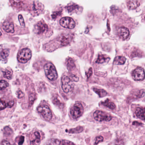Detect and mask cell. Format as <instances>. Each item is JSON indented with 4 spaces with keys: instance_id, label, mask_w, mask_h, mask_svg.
I'll use <instances>...</instances> for the list:
<instances>
[{
    "instance_id": "6da1fadb",
    "label": "cell",
    "mask_w": 145,
    "mask_h": 145,
    "mask_svg": "<svg viewBox=\"0 0 145 145\" xmlns=\"http://www.w3.org/2000/svg\"><path fill=\"white\" fill-rule=\"evenodd\" d=\"M45 74L51 81H55L58 77V73L55 67L51 63H48L44 66Z\"/></svg>"
},
{
    "instance_id": "e575fe53",
    "label": "cell",
    "mask_w": 145,
    "mask_h": 145,
    "mask_svg": "<svg viewBox=\"0 0 145 145\" xmlns=\"http://www.w3.org/2000/svg\"><path fill=\"white\" fill-rule=\"evenodd\" d=\"M61 143L62 145H75L74 143L67 140H63Z\"/></svg>"
},
{
    "instance_id": "4dcf8cb0",
    "label": "cell",
    "mask_w": 145,
    "mask_h": 145,
    "mask_svg": "<svg viewBox=\"0 0 145 145\" xmlns=\"http://www.w3.org/2000/svg\"><path fill=\"white\" fill-rule=\"evenodd\" d=\"M103 141V137L101 136H97L96 137V141L94 143V145H97L98 144V143L101 142H102Z\"/></svg>"
},
{
    "instance_id": "52a82bcc",
    "label": "cell",
    "mask_w": 145,
    "mask_h": 145,
    "mask_svg": "<svg viewBox=\"0 0 145 145\" xmlns=\"http://www.w3.org/2000/svg\"><path fill=\"white\" fill-rule=\"evenodd\" d=\"M60 23L63 27L68 29H72L75 26V23L74 20L68 17H62L60 20Z\"/></svg>"
},
{
    "instance_id": "60d3db41",
    "label": "cell",
    "mask_w": 145,
    "mask_h": 145,
    "mask_svg": "<svg viewBox=\"0 0 145 145\" xmlns=\"http://www.w3.org/2000/svg\"><path fill=\"white\" fill-rule=\"evenodd\" d=\"M132 124L134 126H140L143 125V124L137 121H134L132 123Z\"/></svg>"
},
{
    "instance_id": "cb8c5ba5",
    "label": "cell",
    "mask_w": 145,
    "mask_h": 145,
    "mask_svg": "<svg viewBox=\"0 0 145 145\" xmlns=\"http://www.w3.org/2000/svg\"><path fill=\"white\" fill-rule=\"evenodd\" d=\"M4 76L8 80H10L12 78V72L10 71L6 70L3 72Z\"/></svg>"
},
{
    "instance_id": "2e32d148",
    "label": "cell",
    "mask_w": 145,
    "mask_h": 145,
    "mask_svg": "<svg viewBox=\"0 0 145 145\" xmlns=\"http://www.w3.org/2000/svg\"><path fill=\"white\" fill-rule=\"evenodd\" d=\"M101 104L103 106L108 107L109 109L112 110L115 109L116 108V105L115 104L114 102H111V100H109V99H107L104 102H101Z\"/></svg>"
},
{
    "instance_id": "277c9868",
    "label": "cell",
    "mask_w": 145,
    "mask_h": 145,
    "mask_svg": "<svg viewBox=\"0 0 145 145\" xmlns=\"http://www.w3.org/2000/svg\"><path fill=\"white\" fill-rule=\"evenodd\" d=\"M84 111L83 106L81 103L77 102L71 109L70 113L74 119H77L83 115Z\"/></svg>"
},
{
    "instance_id": "1f68e13d",
    "label": "cell",
    "mask_w": 145,
    "mask_h": 145,
    "mask_svg": "<svg viewBox=\"0 0 145 145\" xmlns=\"http://www.w3.org/2000/svg\"><path fill=\"white\" fill-rule=\"evenodd\" d=\"M7 107V105L6 102L3 101L1 99L0 100V110H2L3 109H5Z\"/></svg>"
},
{
    "instance_id": "3957f363",
    "label": "cell",
    "mask_w": 145,
    "mask_h": 145,
    "mask_svg": "<svg viewBox=\"0 0 145 145\" xmlns=\"http://www.w3.org/2000/svg\"><path fill=\"white\" fill-rule=\"evenodd\" d=\"M32 57V52L30 49L24 48L20 50L17 55V60L21 63H26L30 60Z\"/></svg>"
},
{
    "instance_id": "f35d334b",
    "label": "cell",
    "mask_w": 145,
    "mask_h": 145,
    "mask_svg": "<svg viewBox=\"0 0 145 145\" xmlns=\"http://www.w3.org/2000/svg\"><path fill=\"white\" fill-rule=\"evenodd\" d=\"M92 74V69L91 68H90L87 73H86V75L87 76L88 78H89Z\"/></svg>"
},
{
    "instance_id": "44dd1931",
    "label": "cell",
    "mask_w": 145,
    "mask_h": 145,
    "mask_svg": "<svg viewBox=\"0 0 145 145\" xmlns=\"http://www.w3.org/2000/svg\"><path fill=\"white\" fill-rule=\"evenodd\" d=\"M93 90L98 94L100 98L104 97L107 94V92L103 89H98L97 88H93Z\"/></svg>"
},
{
    "instance_id": "30bf717a",
    "label": "cell",
    "mask_w": 145,
    "mask_h": 145,
    "mask_svg": "<svg viewBox=\"0 0 145 145\" xmlns=\"http://www.w3.org/2000/svg\"><path fill=\"white\" fill-rule=\"evenodd\" d=\"M117 34L123 40L127 38L129 35V31L127 28L120 27L117 29Z\"/></svg>"
},
{
    "instance_id": "ffe728a7",
    "label": "cell",
    "mask_w": 145,
    "mask_h": 145,
    "mask_svg": "<svg viewBox=\"0 0 145 145\" xmlns=\"http://www.w3.org/2000/svg\"><path fill=\"white\" fill-rule=\"evenodd\" d=\"M9 54V49H3L0 53L1 60L2 61L6 60L8 57Z\"/></svg>"
},
{
    "instance_id": "f546056e",
    "label": "cell",
    "mask_w": 145,
    "mask_h": 145,
    "mask_svg": "<svg viewBox=\"0 0 145 145\" xmlns=\"http://www.w3.org/2000/svg\"><path fill=\"white\" fill-rule=\"evenodd\" d=\"M18 20H19V21L20 25H21L22 27H24L25 26V24L24 18L23 17L22 15H18Z\"/></svg>"
},
{
    "instance_id": "7a4b0ae2",
    "label": "cell",
    "mask_w": 145,
    "mask_h": 145,
    "mask_svg": "<svg viewBox=\"0 0 145 145\" xmlns=\"http://www.w3.org/2000/svg\"><path fill=\"white\" fill-rule=\"evenodd\" d=\"M62 90L65 93H68L72 91L74 89V84L69 76L66 75L63 76L61 78Z\"/></svg>"
},
{
    "instance_id": "7402d4cb",
    "label": "cell",
    "mask_w": 145,
    "mask_h": 145,
    "mask_svg": "<svg viewBox=\"0 0 145 145\" xmlns=\"http://www.w3.org/2000/svg\"><path fill=\"white\" fill-rule=\"evenodd\" d=\"M67 66L68 70H71L75 68V67L74 61L72 58H68L67 61Z\"/></svg>"
},
{
    "instance_id": "ba28073f",
    "label": "cell",
    "mask_w": 145,
    "mask_h": 145,
    "mask_svg": "<svg viewBox=\"0 0 145 145\" xmlns=\"http://www.w3.org/2000/svg\"><path fill=\"white\" fill-rule=\"evenodd\" d=\"M132 76L135 81H143L145 77V72L144 69L140 67H137L132 72Z\"/></svg>"
},
{
    "instance_id": "ab89813d",
    "label": "cell",
    "mask_w": 145,
    "mask_h": 145,
    "mask_svg": "<svg viewBox=\"0 0 145 145\" xmlns=\"http://www.w3.org/2000/svg\"><path fill=\"white\" fill-rule=\"evenodd\" d=\"M24 136H21L19 142L18 143V145H22L24 143Z\"/></svg>"
},
{
    "instance_id": "8992f818",
    "label": "cell",
    "mask_w": 145,
    "mask_h": 145,
    "mask_svg": "<svg viewBox=\"0 0 145 145\" xmlns=\"http://www.w3.org/2000/svg\"><path fill=\"white\" fill-rule=\"evenodd\" d=\"M37 110L47 120L49 121L51 119L52 115L51 111L49 107L47 105H41L39 106L38 107Z\"/></svg>"
},
{
    "instance_id": "4fadbf2b",
    "label": "cell",
    "mask_w": 145,
    "mask_h": 145,
    "mask_svg": "<svg viewBox=\"0 0 145 145\" xmlns=\"http://www.w3.org/2000/svg\"><path fill=\"white\" fill-rule=\"evenodd\" d=\"M71 41V37L68 34H62L59 38V41L62 46H66L69 44Z\"/></svg>"
},
{
    "instance_id": "83f0119b",
    "label": "cell",
    "mask_w": 145,
    "mask_h": 145,
    "mask_svg": "<svg viewBox=\"0 0 145 145\" xmlns=\"http://www.w3.org/2000/svg\"><path fill=\"white\" fill-rule=\"evenodd\" d=\"M109 145H124L123 141L122 140L117 139L113 141L112 143H111Z\"/></svg>"
},
{
    "instance_id": "9a60e30c",
    "label": "cell",
    "mask_w": 145,
    "mask_h": 145,
    "mask_svg": "<svg viewBox=\"0 0 145 145\" xmlns=\"http://www.w3.org/2000/svg\"><path fill=\"white\" fill-rule=\"evenodd\" d=\"M110 58L104 55H99L98 58L96 61V63L98 64H102L108 62Z\"/></svg>"
},
{
    "instance_id": "d6986e66",
    "label": "cell",
    "mask_w": 145,
    "mask_h": 145,
    "mask_svg": "<svg viewBox=\"0 0 145 145\" xmlns=\"http://www.w3.org/2000/svg\"><path fill=\"white\" fill-rule=\"evenodd\" d=\"M126 58L122 56H118L116 57L114 60V63L117 65H123L126 62Z\"/></svg>"
},
{
    "instance_id": "8d00e7d4",
    "label": "cell",
    "mask_w": 145,
    "mask_h": 145,
    "mask_svg": "<svg viewBox=\"0 0 145 145\" xmlns=\"http://www.w3.org/2000/svg\"><path fill=\"white\" fill-rule=\"evenodd\" d=\"M7 107H9V108H12L14 105V100L10 101L7 103Z\"/></svg>"
},
{
    "instance_id": "9c48e42d",
    "label": "cell",
    "mask_w": 145,
    "mask_h": 145,
    "mask_svg": "<svg viewBox=\"0 0 145 145\" xmlns=\"http://www.w3.org/2000/svg\"><path fill=\"white\" fill-rule=\"evenodd\" d=\"M48 30V25L43 22H39L34 26V32L37 34H43L47 32Z\"/></svg>"
},
{
    "instance_id": "5bb4252c",
    "label": "cell",
    "mask_w": 145,
    "mask_h": 145,
    "mask_svg": "<svg viewBox=\"0 0 145 145\" xmlns=\"http://www.w3.org/2000/svg\"><path fill=\"white\" fill-rule=\"evenodd\" d=\"M34 138L30 141V145H39L41 143V135L38 131L34 133Z\"/></svg>"
},
{
    "instance_id": "7c38bea8",
    "label": "cell",
    "mask_w": 145,
    "mask_h": 145,
    "mask_svg": "<svg viewBox=\"0 0 145 145\" xmlns=\"http://www.w3.org/2000/svg\"><path fill=\"white\" fill-rule=\"evenodd\" d=\"M135 113L138 118L145 120V107H137Z\"/></svg>"
},
{
    "instance_id": "d6a6232c",
    "label": "cell",
    "mask_w": 145,
    "mask_h": 145,
    "mask_svg": "<svg viewBox=\"0 0 145 145\" xmlns=\"http://www.w3.org/2000/svg\"><path fill=\"white\" fill-rule=\"evenodd\" d=\"M69 77L72 81L77 82L79 81V77H77L76 75L72 74L69 76Z\"/></svg>"
},
{
    "instance_id": "ac0fdd59",
    "label": "cell",
    "mask_w": 145,
    "mask_h": 145,
    "mask_svg": "<svg viewBox=\"0 0 145 145\" xmlns=\"http://www.w3.org/2000/svg\"><path fill=\"white\" fill-rule=\"evenodd\" d=\"M84 130L83 127L78 126L76 128H71L69 130H66V132L70 134H78L82 132Z\"/></svg>"
},
{
    "instance_id": "484cf974",
    "label": "cell",
    "mask_w": 145,
    "mask_h": 145,
    "mask_svg": "<svg viewBox=\"0 0 145 145\" xmlns=\"http://www.w3.org/2000/svg\"><path fill=\"white\" fill-rule=\"evenodd\" d=\"M79 7L77 5H72L71 6H68L66 7V8L68 10L69 13H72V12L73 11H75L76 10H77V9H78Z\"/></svg>"
},
{
    "instance_id": "e0dca14e",
    "label": "cell",
    "mask_w": 145,
    "mask_h": 145,
    "mask_svg": "<svg viewBox=\"0 0 145 145\" xmlns=\"http://www.w3.org/2000/svg\"><path fill=\"white\" fill-rule=\"evenodd\" d=\"M140 3L137 0H129L127 3V6L130 9H134L139 6Z\"/></svg>"
},
{
    "instance_id": "d590c367",
    "label": "cell",
    "mask_w": 145,
    "mask_h": 145,
    "mask_svg": "<svg viewBox=\"0 0 145 145\" xmlns=\"http://www.w3.org/2000/svg\"><path fill=\"white\" fill-rule=\"evenodd\" d=\"M17 98H21L24 97V94L21 90H19L17 92Z\"/></svg>"
},
{
    "instance_id": "836d02e7",
    "label": "cell",
    "mask_w": 145,
    "mask_h": 145,
    "mask_svg": "<svg viewBox=\"0 0 145 145\" xmlns=\"http://www.w3.org/2000/svg\"><path fill=\"white\" fill-rule=\"evenodd\" d=\"M12 4L15 6H21L23 4V2L21 1H17V0H14L12 1Z\"/></svg>"
},
{
    "instance_id": "603a6c76",
    "label": "cell",
    "mask_w": 145,
    "mask_h": 145,
    "mask_svg": "<svg viewBox=\"0 0 145 145\" xmlns=\"http://www.w3.org/2000/svg\"><path fill=\"white\" fill-rule=\"evenodd\" d=\"M61 142L58 139H52L47 142L46 145H60Z\"/></svg>"
},
{
    "instance_id": "5b68a950",
    "label": "cell",
    "mask_w": 145,
    "mask_h": 145,
    "mask_svg": "<svg viewBox=\"0 0 145 145\" xmlns=\"http://www.w3.org/2000/svg\"><path fill=\"white\" fill-rule=\"evenodd\" d=\"M93 116L94 119L98 122L109 121L112 118L108 113L100 110L95 111Z\"/></svg>"
},
{
    "instance_id": "4316f807",
    "label": "cell",
    "mask_w": 145,
    "mask_h": 145,
    "mask_svg": "<svg viewBox=\"0 0 145 145\" xmlns=\"http://www.w3.org/2000/svg\"><path fill=\"white\" fill-rule=\"evenodd\" d=\"M13 132L11 128L8 126H6L4 128V134L7 135H10L13 134Z\"/></svg>"
},
{
    "instance_id": "f1b7e54d",
    "label": "cell",
    "mask_w": 145,
    "mask_h": 145,
    "mask_svg": "<svg viewBox=\"0 0 145 145\" xmlns=\"http://www.w3.org/2000/svg\"><path fill=\"white\" fill-rule=\"evenodd\" d=\"M35 99H36V95L35 94L33 93L30 94L29 101H30V104L31 105V106L33 104Z\"/></svg>"
},
{
    "instance_id": "74e56055",
    "label": "cell",
    "mask_w": 145,
    "mask_h": 145,
    "mask_svg": "<svg viewBox=\"0 0 145 145\" xmlns=\"http://www.w3.org/2000/svg\"><path fill=\"white\" fill-rule=\"evenodd\" d=\"M0 145H11L10 143L6 140H3L1 142Z\"/></svg>"
},
{
    "instance_id": "d4e9b609",
    "label": "cell",
    "mask_w": 145,
    "mask_h": 145,
    "mask_svg": "<svg viewBox=\"0 0 145 145\" xmlns=\"http://www.w3.org/2000/svg\"><path fill=\"white\" fill-rule=\"evenodd\" d=\"M9 84L8 82L5 80H1L0 82V90H2L4 89L5 88L9 86Z\"/></svg>"
},
{
    "instance_id": "8fae6325",
    "label": "cell",
    "mask_w": 145,
    "mask_h": 145,
    "mask_svg": "<svg viewBox=\"0 0 145 145\" xmlns=\"http://www.w3.org/2000/svg\"><path fill=\"white\" fill-rule=\"evenodd\" d=\"M3 28L7 33H13L14 32V26L13 22L10 21H6L3 24Z\"/></svg>"
}]
</instances>
